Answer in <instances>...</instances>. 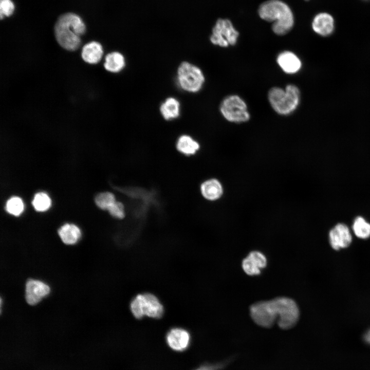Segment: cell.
I'll return each mask as SVG.
<instances>
[{"label": "cell", "mask_w": 370, "mask_h": 370, "mask_svg": "<svg viewBox=\"0 0 370 370\" xmlns=\"http://www.w3.org/2000/svg\"><path fill=\"white\" fill-rule=\"evenodd\" d=\"M250 313L255 323L262 327L270 328L276 323L284 330L294 327L300 317L296 302L285 297L256 302L250 306Z\"/></svg>", "instance_id": "6da1fadb"}, {"label": "cell", "mask_w": 370, "mask_h": 370, "mask_svg": "<svg viewBox=\"0 0 370 370\" xmlns=\"http://www.w3.org/2000/svg\"><path fill=\"white\" fill-rule=\"evenodd\" d=\"M85 30V25L79 16L73 13H67L58 18L54 26V35L62 47L69 51H75L80 47V37Z\"/></svg>", "instance_id": "7a4b0ae2"}, {"label": "cell", "mask_w": 370, "mask_h": 370, "mask_svg": "<svg viewBox=\"0 0 370 370\" xmlns=\"http://www.w3.org/2000/svg\"><path fill=\"white\" fill-rule=\"evenodd\" d=\"M261 18L272 22V29L274 33L283 35L292 29L294 20L289 6L280 0H269L263 3L259 8Z\"/></svg>", "instance_id": "3957f363"}, {"label": "cell", "mask_w": 370, "mask_h": 370, "mask_svg": "<svg viewBox=\"0 0 370 370\" xmlns=\"http://www.w3.org/2000/svg\"><path fill=\"white\" fill-rule=\"evenodd\" d=\"M268 102L278 115L288 116L294 112L301 101V91L294 84H287L284 88L274 86L267 95Z\"/></svg>", "instance_id": "277c9868"}, {"label": "cell", "mask_w": 370, "mask_h": 370, "mask_svg": "<svg viewBox=\"0 0 370 370\" xmlns=\"http://www.w3.org/2000/svg\"><path fill=\"white\" fill-rule=\"evenodd\" d=\"M205 77L201 69L189 62L183 61L178 67L177 82L184 91L196 93L202 88Z\"/></svg>", "instance_id": "5b68a950"}, {"label": "cell", "mask_w": 370, "mask_h": 370, "mask_svg": "<svg viewBox=\"0 0 370 370\" xmlns=\"http://www.w3.org/2000/svg\"><path fill=\"white\" fill-rule=\"evenodd\" d=\"M219 112L223 118L231 123H243L250 119L246 102L238 95L225 97L220 104Z\"/></svg>", "instance_id": "8992f818"}, {"label": "cell", "mask_w": 370, "mask_h": 370, "mask_svg": "<svg viewBox=\"0 0 370 370\" xmlns=\"http://www.w3.org/2000/svg\"><path fill=\"white\" fill-rule=\"evenodd\" d=\"M130 309L134 317L138 319L144 317L160 318L164 312L159 300L150 293L137 295L131 301Z\"/></svg>", "instance_id": "52a82bcc"}, {"label": "cell", "mask_w": 370, "mask_h": 370, "mask_svg": "<svg viewBox=\"0 0 370 370\" xmlns=\"http://www.w3.org/2000/svg\"><path fill=\"white\" fill-rule=\"evenodd\" d=\"M239 32L228 19H218L212 29L210 40L214 45L228 47L235 45L238 40Z\"/></svg>", "instance_id": "ba28073f"}, {"label": "cell", "mask_w": 370, "mask_h": 370, "mask_svg": "<svg viewBox=\"0 0 370 370\" xmlns=\"http://www.w3.org/2000/svg\"><path fill=\"white\" fill-rule=\"evenodd\" d=\"M50 292V287L44 282L34 279L27 281L25 284V300L30 305H35Z\"/></svg>", "instance_id": "9c48e42d"}, {"label": "cell", "mask_w": 370, "mask_h": 370, "mask_svg": "<svg viewBox=\"0 0 370 370\" xmlns=\"http://www.w3.org/2000/svg\"><path fill=\"white\" fill-rule=\"evenodd\" d=\"M276 61L281 69L287 75L296 74L302 67V62L300 57L289 50L280 52L276 57Z\"/></svg>", "instance_id": "30bf717a"}, {"label": "cell", "mask_w": 370, "mask_h": 370, "mask_svg": "<svg viewBox=\"0 0 370 370\" xmlns=\"http://www.w3.org/2000/svg\"><path fill=\"white\" fill-rule=\"evenodd\" d=\"M329 243L335 250L346 248L349 246L352 237L348 227L339 223L331 229L329 233Z\"/></svg>", "instance_id": "8fae6325"}, {"label": "cell", "mask_w": 370, "mask_h": 370, "mask_svg": "<svg viewBox=\"0 0 370 370\" xmlns=\"http://www.w3.org/2000/svg\"><path fill=\"white\" fill-rule=\"evenodd\" d=\"M267 264V258L263 253L252 251L243 259L242 265L244 271L247 274L253 276L260 274Z\"/></svg>", "instance_id": "7c38bea8"}, {"label": "cell", "mask_w": 370, "mask_h": 370, "mask_svg": "<svg viewBox=\"0 0 370 370\" xmlns=\"http://www.w3.org/2000/svg\"><path fill=\"white\" fill-rule=\"evenodd\" d=\"M189 332L182 328H173L169 330L166 336V341L171 348L181 351L186 349L190 342Z\"/></svg>", "instance_id": "4fadbf2b"}, {"label": "cell", "mask_w": 370, "mask_h": 370, "mask_svg": "<svg viewBox=\"0 0 370 370\" xmlns=\"http://www.w3.org/2000/svg\"><path fill=\"white\" fill-rule=\"evenodd\" d=\"M312 28L314 32L320 36H329L335 29L334 19L328 13H319L313 19Z\"/></svg>", "instance_id": "5bb4252c"}, {"label": "cell", "mask_w": 370, "mask_h": 370, "mask_svg": "<svg viewBox=\"0 0 370 370\" xmlns=\"http://www.w3.org/2000/svg\"><path fill=\"white\" fill-rule=\"evenodd\" d=\"M103 49L100 43L92 41L85 44L82 49L81 57L86 63L95 64L99 63L102 58Z\"/></svg>", "instance_id": "9a60e30c"}, {"label": "cell", "mask_w": 370, "mask_h": 370, "mask_svg": "<svg viewBox=\"0 0 370 370\" xmlns=\"http://www.w3.org/2000/svg\"><path fill=\"white\" fill-rule=\"evenodd\" d=\"M58 235L62 242L67 245L77 244L81 237L80 228L73 224L66 223L58 230Z\"/></svg>", "instance_id": "2e32d148"}, {"label": "cell", "mask_w": 370, "mask_h": 370, "mask_svg": "<svg viewBox=\"0 0 370 370\" xmlns=\"http://www.w3.org/2000/svg\"><path fill=\"white\" fill-rule=\"evenodd\" d=\"M202 196L207 200L213 201L223 195V189L220 182L216 179H210L202 183L200 187Z\"/></svg>", "instance_id": "e0dca14e"}, {"label": "cell", "mask_w": 370, "mask_h": 370, "mask_svg": "<svg viewBox=\"0 0 370 370\" xmlns=\"http://www.w3.org/2000/svg\"><path fill=\"white\" fill-rule=\"evenodd\" d=\"M160 113L165 120L177 118L180 116V104L174 97H169L162 102L159 107Z\"/></svg>", "instance_id": "ac0fdd59"}, {"label": "cell", "mask_w": 370, "mask_h": 370, "mask_svg": "<svg viewBox=\"0 0 370 370\" xmlns=\"http://www.w3.org/2000/svg\"><path fill=\"white\" fill-rule=\"evenodd\" d=\"M125 64L124 55L119 52L113 51L105 56L104 67L110 72L118 73L124 69Z\"/></svg>", "instance_id": "d6986e66"}, {"label": "cell", "mask_w": 370, "mask_h": 370, "mask_svg": "<svg viewBox=\"0 0 370 370\" xmlns=\"http://www.w3.org/2000/svg\"><path fill=\"white\" fill-rule=\"evenodd\" d=\"M177 150L183 154L190 156L195 154L199 149V144L190 136H180L176 143Z\"/></svg>", "instance_id": "ffe728a7"}, {"label": "cell", "mask_w": 370, "mask_h": 370, "mask_svg": "<svg viewBox=\"0 0 370 370\" xmlns=\"http://www.w3.org/2000/svg\"><path fill=\"white\" fill-rule=\"evenodd\" d=\"M353 230L356 236L360 238L366 239L370 236V224L362 216L354 219Z\"/></svg>", "instance_id": "44dd1931"}, {"label": "cell", "mask_w": 370, "mask_h": 370, "mask_svg": "<svg viewBox=\"0 0 370 370\" xmlns=\"http://www.w3.org/2000/svg\"><path fill=\"white\" fill-rule=\"evenodd\" d=\"M32 204L35 211L45 212L50 207L51 200L46 193L38 192L34 195Z\"/></svg>", "instance_id": "7402d4cb"}, {"label": "cell", "mask_w": 370, "mask_h": 370, "mask_svg": "<svg viewBox=\"0 0 370 370\" xmlns=\"http://www.w3.org/2000/svg\"><path fill=\"white\" fill-rule=\"evenodd\" d=\"M5 209L9 214L18 216L24 210V204L20 197L12 196L7 201Z\"/></svg>", "instance_id": "603a6c76"}, {"label": "cell", "mask_w": 370, "mask_h": 370, "mask_svg": "<svg viewBox=\"0 0 370 370\" xmlns=\"http://www.w3.org/2000/svg\"><path fill=\"white\" fill-rule=\"evenodd\" d=\"M116 201L115 195L109 192L100 193L95 198L96 205L102 210H107Z\"/></svg>", "instance_id": "cb8c5ba5"}, {"label": "cell", "mask_w": 370, "mask_h": 370, "mask_svg": "<svg viewBox=\"0 0 370 370\" xmlns=\"http://www.w3.org/2000/svg\"><path fill=\"white\" fill-rule=\"evenodd\" d=\"M107 210L111 216L115 218L122 219L124 217V206L121 202L116 201Z\"/></svg>", "instance_id": "d4e9b609"}, {"label": "cell", "mask_w": 370, "mask_h": 370, "mask_svg": "<svg viewBox=\"0 0 370 370\" xmlns=\"http://www.w3.org/2000/svg\"><path fill=\"white\" fill-rule=\"evenodd\" d=\"M14 10V6L11 0H0V14L1 18L3 16H9L11 15Z\"/></svg>", "instance_id": "484cf974"}, {"label": "cell", "mask_w": 370, "mask_h": 370, "mask_svg": "<svg viewBox=\"0 0 370 370\" xmlns=\"http://www.w3.org/2000/svg\"><path fill=\"white\" fill-rule=\"evenodd\" d=\"M196 370H217L216 366L212 365H205Z\"/></svg>", "instance_id": "4316f807"}, {"label": "cell", "mask_w": 370, "mask_h": 370, "mask_svg": "<svg viewBox=\"0 0 370 370\" xmlns=\"http://www.w3.org/2000/svg\"><path fill=\"white\" fill-rule=\"evenodd\" d=\"M364 338L365 341L370 344V329L365 333Z\"/></svg>", "instance_id": "83f0119b"}]
</instances>
